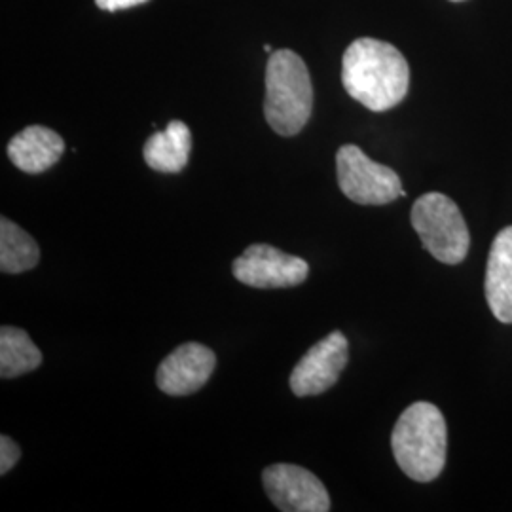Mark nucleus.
Wrapping results in <instances>:
<instances>
[{
  "instance_id": "nucleus-1",
  "label": "nucleus",
  "mask_w": 512,
  "mask_h": 512,
  "mask_svg": "<svg viewBox=\"0 0 512 512\" xmlns=\"http://www.w3.org/2000/svg\"><path fill=\"white\" fill-rule=\"evenodd\" d=\"M342 84L363 107L384 112L406 97L410 69L404 55L389 42L359 38L342 59Z\"/></svg>"
},
{
  "instance_id": "nucleus-6",
  "label": "nucleus",
  "mask_w": 512,
  "mask_h": 512,
  "mask_svg": "<svg viewBox=\"0 0 512 512\" xmlns=\"http://www.w3.org/2000/svg\"><path fill=\"white\" fill-rule=\"evenodd\" d=\"M232 270L239 283L253 289H289L304 283L310 275L304 258L287 255L268 243L247 247L234 260Z\"/></svg>"
},
{
  "instance_id": "nucleus-2",
  "label": "nucleus",
  "mask_w": 512,
  "mask_h": 512,
  "mask_svg": "<svg viewBox=\"0 0 512 512\" xmlns=\"http://www.w3.org/2000/svg\"><path fill=\"white\" fill-rule=\"evenodd\" d=\"M391 448L404 475L416 482L439 478L448 450L446 421L439 408L431 403L408 406L395 423Z\"/></svg>"
},
{
  "instance_id": "nucleus-12",
  "label": "nucleus",
  "mask_w": 512,
  "mask_h": 512,
  "mask_svg": "<svg viewBox=\"0 0 512 512\" xmlns=\"http://www.w3.org/2000/svg\"><path fill=\"white\" fill-rule=\"evenodd\" d=\"M190 150V128L181 120H173L164 131H158L148 139L143 148V156L148 167L154 171L181 173L190 160Z\"/></svg>"
},
{
  "instance_id": "nucleus-3",
  "label": "nucleus",
  "mask_w": 512,
  "mask_h": 512,
  "mask_svg": "<svg viewBox=\"0 0 512 512\" xmlns=\"http://www.w3.org/2000/svg\"><path fill=\"white\" fill-rule=\"evenodd\" d=\"M313 109L311 76L302 57L293 50L272 52L266 67L264 116L281 137L300 133Z\"/></svg>"
},
{
  "instance_id": "nucleus-4",
  "label": "nucleus",
  "mask_w": 512,
  "mask_h": 512,
  "mask_svg": "<svg viewBox=\"0 0 512 512\" xmlns=\"http://www.w3.org/2000/svg\"><path fill=\"white\" fill-rule=\"evenodd\" d=\"M412 226L423 247L442 264H459L469 253V230L458 205L439 192L423 194L412 207Z\"/></svg>"
},
{
  "instance_id": "nucleus-5",
  "label": "nucleus",
  "mask_w": 512,
  "mask_h": 512,
  "mask_svg": "<svg viewBox=\"0 0 512 512\" xmlns=\"http://www.w3.org/2000/svg\"><path fill=\"white\" fill-rule=\"evenodd\" d=\"M336 173L344 196L359 205H387L406 196L401 177L391 167L370 160L355 145L338 150Z\"/></svg>"
},
{
  "instance_id": "nucleus-14",
  "label": "nucleus",
  "mask_w": 512,
  "mask_h": 512,
  "mask_svg": "<svg viewBox=\"0 0 512 512\" xmlns=\"http://www.w3.org/2000/svg\"><path fill=\"white\" fill-rule=\"evenodd\" d=\"M42 365V353L23 329L4 325L0 329V376L12 380Z\"/></svg>"
},
{
  "instance_id": "nucleus-17",
  "label": "nucleus",
  "mask_w": 512,
  "mask_h": 512,
  "mask_svg": "<svg viewBox=\"0 0 512 512\" xmlns=\"http://www.w3.org/2000/svg\"><path fill=\"white\" fill-rule=\"evenodd\" d=\"M452 2H461V0H452Z\"/></svg>"
},
{
  "instance_id": "nucleus-15",
  "label": "nucleus",
  "mask_w": 512,
  "mask_h": 512,
  "mask_svg": "<svg viewBox=\"0 0 512 512\" xmlns=\"http://www.w3.org/2000/svg\"><path fill=\"white\" fill-rule=\"evenodd\" d=\"M19 458H21V450H19L16 440L2 435L0 437V475H6L8 471H12Z\"/></svg>"
},
{
  "instance_id": "nucleus-16",
  "label": "nucleus",
  "mask_w": 512,
  "mask_h": 512,
  "mask_svg": "<svg viewBox=\"0 0 512 512\" xmlns=\"http://www.w3.org/2000/svg\"><path fill=\"white\" fill-rule=\"evenodd\" d=\"M148 0H95V4L105 12H120L126 8H133L139 4H145Z\"/></svg>"
},
{
  "instance_id": "nucleus-13",
  "label": "nucleus",
  "mask_w": 512,
  "mask_h": 512,
  "mask_svg": "<svg viewBox=\"0 0 512 512\" xmlns=\"http://www.w3.org/2000/svg\"><path fill=\"white\" fill-rule=\"evenodd\" d=\"M40 260V249L16 222L0 219V270L2 274L18 275L33 270Z\"/></svg>"
},
{
  "instance_id": "nucleus-8",
  "label": "nucleus",
  "mask_w": 512,
  "mask_h": 512,
  "mask_svg": "<svg viewBox=\"0 0 512 512\" xmlns=\"http://www.w3.org/2000/svg\"><path fill=\"white\" fill-rule=\"evenodd\" d=\"M348 359V338L340 330L330 332L294 366L289 382L294 395L315 397L329 391L344 372Z\"/></svg>"
},
{
  "instance_id": "nucleus-11",
  "label": "nucleus",
  "mask_w": 512,
  "mask_h": 512,
  "mask_svg": "<svg viewBox=\"0 0 512 512\" xmlns=\"http://www.w3.org/2000/svg\"><path fill=\"white\" fill-rule=\"evenodd\" d=\"M65 152V141L54 129L29 126L8 143V158L23 173L38 175L54 167Z\"/></svg>"
},
{
  "instance_id": "nucleus-9",
  "label": "nucleus",
  "mask_w": 512,
  "mask_h": 512,
  "mask_svg": "<svg viewBox=\"0 0 512 512\" xmlns=\"http://www.w3.org/2000/svg\"><path fill=\"white\" fill-rule=\"evenodd\" d=\"M217 366L213 349L188 342L171 351L158 366L156 384L171 397H186L200 391L209 382Z\"/></svg>"
},
{
  "instance_id": "nucleus-10",
  "label": "nucleus",
  "mask_w": 512,
  "mask_h": 512,
  "mask_svg": "<svg viewBox=\"0 0 512 512\" xmlns=\"http://www.w3.org/2000/svg\"><path fill=\"white\" fill-rule=\"evenodd\" d=\"M484 291L495 319L512 323V226L503 228L492 243Z\"/></svg>"
},
{
  "instance_id": "nucleus-7",
  "label": "nucleus",
  "mask_w": 512,
  "mask_h": 512,
  "mask_svg": "<svg viewBox=\"0 0 512 512\" xmlns=\"http://www.w3.org/2000/svg\"><path fill=\"white\" fill-rule=\"evenodd\" d=\"M262 482L275 507L283 512H329L327 488L304 467L275 463L264 469Z\"/></svg>"
}]
</instances>
